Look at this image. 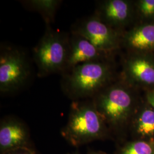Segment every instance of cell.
Listing matches in <instances>:
<instances>
[{"label":"cell","instance_id":"13","mask_svg":"<svg viewBox=\"0 0 154 154\" xmlns=\"http://www.w3.org/2000/svg\"><path fill=\"white\" fill-rule=\"evenodd\" d=\"M20 2L26 9L39 13L45 22L46 26H51L54 23L56 13L62 2L60 0H26Z\"/></svg>","mask_w":154,"mask_h":154},{"label":"cell","instance_id":"4","mask_svg":"<svg viewBox=\"0 0 154 154\" xmlns=\"http://www.w3.org/2000/svg\"><path fill=\"white\" fill-rule=\"evenodd\" d=\"M70 35L46 26L44 34L33 50L39 77L63 73L69 55Z\"/></svg>","mask_w":154,"mask_h":154},{"label":"cell","instance_id":"11","mask_svg":"<svg viewBox=\"0 0 154 154\" xmlns=\"http://www.w3.org/2000/svg\"><path fill=\"white\" fill-rule=\"evenodd\" d=\"M21 147H32L27 125L16 116H5L0 122V154Z\"/></svg>","mask_w":154,"mask_h":154},{"label":"cell","instance_id":"16","mask_svg":"<svg viewBox=\"0 0 154 154\" xmlns=\"http://www.w3.org/2000/svg\"><path fill=\"white\" fill-rule=\"evenodd\" d=\"M0 154H36V152L33 147H21Z\"/></svg>","mask_w":154,"mask_h":154},{"label":"cell","instance_id":"5","mask_svg":"<svg viewBox=\"0 0 154 154\" xmlns=\"http://www.w3.org/2000/svg\"><path fill=\"white\" fill-rule=\"evenodd\" d=\"M32 74L30 60L22 49L9 44L1 45L0 93L11 94L23 88Z\"/></svg>","mask_w":154,"mask_h":154},{"label":"cell","instance_id":"19","mask_svg":"<svg viewBox=\"0 0 154 154\" xmlns=\"http://www.w3.org/2000/svg\"><path fill=\"white\" fill-rule=\"evenodd\" d=\"M79 154V152H74V153H72V154Z\"/></svg>","mask_w":154,"mask_h":154},{"label":"cell","instance_id":"17","mask_svg":"<svg viewBox=\"0 0 154 154\" xmlns=\"http://www.w3.org/2000/svg\"><path fill=\"white\" fill-rule=\"evenodd\" d=\"M145 99L154 108V88L144 93Z\"/></svg>","mask_w":154,"mask_h":154},{"label":"cell","instance_id":"2","mask_svg":"<svg viewBox=\"0 0 154 154\" xmlns=\"http://www.w3.org/2000/svg\"><path fill=\"white\" fill-rule=\"evenodd\" d=\"M119 75L113 58L90 62L62 75L61 88L72 101L92 99Z\"/></svg>","mask_w":154,"mask_h":154},{"label":"cell","instance_id":"18","mask_svg":"<svg viewBox=\"0 0 154 154\" xmlns=\"http://www.w3.org/2000/svg\"><path fill=\"white\" fill-rule=\"evenodd\" d=\"M88 154H107L102 151H90Z\"/></svg>","mask_w":154,"mask_h":154},{"label":"cell","instance_id":"6","mask_svg":"<svg viewBox=\"0 0 154 154\" xmlns=\"http://www.w3.org/2000/svg\"><path fill=\"white\" fill-rule=\"evenodd\" d=\"M70 33L87 39L98 49L114 55L122 48V34L102 21L94 14L77 21L72 26Z\"/></svg>","mask_w":154,"mask_h":154},{"label":"cell","instance_id":"9","mask_svg":"<svg viewBox=\"0 0 154 154\" xmlns=\"http://www.w3.org/2000/svg\"><path fill=\"white\" fill-rule=\"evenodd\" d=\"M121 46L126 53L154 54V20L135 22L123 34Z\"/></svg>","mask_w":154,"mask_h":154},{"label":"cell","instance_id":"1","mask_svg":"<svg viewBox=\"0 0 154 154\" xmlns=\"http://www.w3.org/2000/svg\"><path fill=\"white\" fill-rule=\"evenodd\" d=\"M140 91L119 75L92 98L111 137L122 139L126 136L133 116L144 98Z\"/></svg>","mask_w":154,"mask_h":154},{"label":"cell","instance_id":"10","mask_svg":"<svg viewBox=\"0 0 154 154\" xmlns=\"http://www.w3.org/2000/svg\"><path fill=\"white\" fill-rule=\"evenodd\" d=\"M113 57L114 55L109 54L98 49L82 36L70 33L68 58L62 75L83 63L108 60Z\"/></svg>","mask_w":154,"mask_h":154},{"label":"cell","instance_id":"14","mask_svg":"<svg viewBox=\"0 0 154 154\" xmlns=\"http://www.w3.org/2000/svg\"><path fill=\"white\" fill-rule=\"evenodd\" d=\"M116 154H154V140L132 139L123 143Z\"/></svg>","mask_w":154,"mask_h":154},{"label":"cell","instance_id":"15","mask_svg":"<svg viewBox=\"0 0 154 154\" xmlns=\"http://www.w3.org/2000/svg\"><path fill=\"white\" fill-rule=\"evenodd\" d=\"M134 5L136 22L154 20V0L134 1Z\"/></svg>","mask_w":154,"mask_h":154},{"label":"cell","instance_id":"12","mask_svg":"<svg viewBox=\"0 0 154 154\" xmlns=\"http://www.w3.org/2000/svg\"><path fill=\"white\" fill-rule=\"evenodd\" d=\"M128 132L132 139L154 140V108L144 96L133 116Z\"/></svg>","mask_w":154,"mask_h":154},{"label":"cell","instance_id":"3","mask_svg":"<svg viewBox=\"0 0 154 154\" xmlns=\"http://www.w3.org/2000/svg\"><path fill=\"white\" fill-rule=\"evenodd\" d=\"M61 135L70 145L77 147L111 137L92 99L72 102L68 121Z\"/></svg>","mask_w":154,"mask_h":154},{"label":"cell","instance_id":"7","mask_svg":"<svg viewBox=\"0 0 154 154\" xmlns=\"http://www.w3.org/2000/svg\"><path fill=\"white\" fill-rule=\"evenodd\" d=\"M120 77L144 93L154 88V54L128 53L122 57Z\"/></svg>","mask_w":154,"mask_h":154},{"label":"cell","instance_id":"8","mask_svg":"<svg viewBox=\"0 0 154 154\" xmlns=\"http://www.w3.org/2000/svg\"><path fill=\"white\" fill-rule=\"evenodd\" d=\"M94 14L102 21L122 34L137 21L134 1H99Z\"/></svg>","mask_w":154,"mask_h":154}]
</instances>
